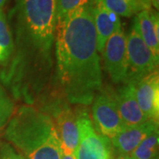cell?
<instances>
[{
    "mask_svg": "<svg viewBox=\"0 0 159 159\" xmlns=\"http://www.w3.org/2000/svg\"><path fill=\"white\" fill-rule=\"evenodd\" d=\"M57 75L71 103L89 105L102 89V72L91 2L57 19Z\"/></svg>",
    "mask_w": 159,
    "mask_h": 159,
    "instance_id": "1",
    "label": "cell"
},
{
    "mask_svg": "<svg viewBox=\"0 0 159 159\" xmlns=\"http://www.w3.org/2000/svg\"><path fill=\"white\" fill-rule=\"evenodd\" d=\"M6 138L24 159H61V143L53 120L33 107L18 109L7 125Z\"/></svg>",
    "mask_w": 159,
    "mask_h": 159,
    "instance_id": "2",
    "label": "cell"
},
{
    "mask_svg": "<svg viewBox=\"0 0 159 159\" xmlns=\"http://www.w3.org/2000/svg\"><path fill=\"white\" fill-rule=\"evenodd\" d=\"M10 17L15 19L20 51L47 57L55 38L56 0H15Z\"/></svg>",
    "mask_w": 159,
    "mask_h": 159,
    "instance_id": "3",
    "label": "cell"
},
{
    "mask_svg": "<svg viewBox=\"0 0 159 159\" xmlns=\"http://www.w3.org/2000/svg\"><path fill=\"white\" fill-rule=\"evenodd\" d=\"M126 56L128 63L126 81L136 82L157 67L158 61L142 40L134 20L126 36Z\"/></svg>",
    "mask_w": 159,
    "mask_h": 159,
    "instance_id": "4",
    "label": "cell"
},
{
    "mask_svg": "<svg viewBox=\"0 0 159 159\" xmlns=\"http://www.w3.org/2000/svg\"><path fill=\"white\" fill-rule=\"evenodd\" d=\"M79 142L76 159H111L112 145L108 138L98 134L86 112L78 114Z\"/></svg>",
    "mask_w": 159,
    "mask_h": 159,
    "instance_id": "5",
    "label": "cell"
},
{
    "mask_svg": "<svg viewBox=\"0 0 159 159\" xmlns=\"http://www.w3.org/2000/svg\"><path fill=\"white\" fill-rule=\"evenodd\" d=\"M92 116L95 129L109 140L126 127L119 115L114 94H110L106 91L98 93L94 98Z\"/></svg>",
    "mask_w": 159,
    "mask_h": 159,
    "instance_id": "6",
    "label": "cell"
},
{
    "mask_svg": "<svg viewBox=\"0 0 159 159\" xmlns=\"http://www.w3.org/2000/svg\"><path fill=\"white\" fill-rule=\"evenodd\" d=\"M104 69L115 83H125L127 80L128 63L126 56V35L122 28L112 34L102 51Z\"/></svg>",
    "mask_w": 159,
    "mask_h": 159,
    "instance_id": "7",
    "label": "cell"
},
{
    "mask_svg": "<svg viewBox=\"0 0 159 159\" xmlns=\"http://www.w3.org/2000/svg\"><path fill=\"white\" fill-rule=\"evenodd\" d=\"M51 119L60 140L63 154H75L79 142L78 114L65 102L54 104L51 111Z\"/></svg>",
    "mask_w": 159,
    "mask_h": 159,
    "instance_id": "8",
    "label": "cell"
},
{
    "mask_svg": "<svg viewBox=\"0 0 159 159\" xmlns=\"http://www.w3.org/2000/svg\"><path fill=\"white\" fill-rule=\"evenodd\" d=\"M134 90L139 107L147 119L158 121L159 74L157 69L134 82Z\"/></svg>",
    "mask_w": 159,
    "mask_h": 159,
    "instance_id": "9",
    "label": "cell"
},
{
    "mask_svg": "<svg viewBox=\"0 0 159 159\" xmlns=\"http://www.w3.org/2000/svg\"><path fill=\"white\" fill-rule=\"evenodd\" d=\"M114 98L125 126L140 125L148 120L137 102L134 82L125 81L118 92L114 94Z\"/></svg>",
    "mask_w": 159,
    "mask_h": 159,
    "instance_id": "10",
    "label": "cell"
},
{
    "mask_svg": "<svg viewBox=\"0 0 159 159\" xmlns=\"http://www.w3.org/2000/svg\"><path fill=\"white\" fill-rule=\"evenodd\" d=\"M94 23L97 32V48L102 52L109 37L121 27L119 17L105 6L103 0H91Z\"/></svg>",
    "mask_w": 159,
    "mask_h": 159,
    "instance_id": "11",
    "label": "cell"
},
{
    "mask_svg": "<svg viewBox=\"0 0 159 159\" xmlns=\"http://www.w3.org/2000/svg\"><path fill=\"white\" fill-rule=\"evenodd\" d=\"M157 131H158V121L147 120L140 125L126 126L110 141L119 153L130 156L146 137Z\"/></svg>",
    "mask_w": 159,
    "mask_h": 159,
    "instance_id": "12",
    "label": "cell"
},
{
    "mask_svg": "<svg viewBox=\"0 0 159 159\" xmlns=\"http://www.w3.org/2000/svg\"><path fill=\"white\" fill-rule=\"evenodd\" d=\"M138 31L154 57L159 58V18L157 11L153 9L143 10L134 18Z\"/></svg>",
    "mask_w": 159,
    "mask_h": 159,
    "instance_id": "13",
    "label": "cell"
},
{
    "mask_svg": "<svg viewBox=\"0 0 159 159\" xmlns=\"http://www.w3.org/2000/svg\"><path fill=\"white\" fill-rule=\"evenodd\" d=\"M158 131L154 132L142 141L133 151L132 159H158Z\"/></svg>",
    "mask_w": 159,
    "mask_h": 159,
    "instance_id": "14",
    "label": "cell"
},
{
    "mask_svg": "<svg viewBox=\"0 0 159 159\" xmlns=\"http://www.w3.org/2000/svg\"><path fill=\"white\" fill-rule=\"evenodd\" d=\"M14 43L9 24L2 9H0V63L5 62L13 52Z\"/></svg>",
    "mask_w": 159,
    "mask_h": 159,
    "instance_id": "15",
    "label": "cell"
},
{
    "mask_svg": "<svg viewBox=\"0 0 159 159\" xmlns=\"http://www.w3.org/2000/svg\"><path fill=\"white\" fill-rule=\"evenodd\" d=\"M105 6L118 16L129 18L144 8L139 0H103Z\"/></svg>",
    "mask_w": 159,
    "mask_h": 159,
    "instance_id": "16",
    "label": "cell"
},
{
    "mask_svg": "<svg viewBox=\"0 0 159 159\" xmlns=\"http://www.w3.org/2000/svg\"><path fill=\"white\" fill-rule=\"evenodd\" d=\"M13 109V102L0 85V129L11 119Z\"/></svg>",
    "mask_w": 159,
    "mask_h": 159,
    "instance_id": "17",
    "label": "cell"
},
{
    "mask_svg": "<svg viewBox=\"0 0 159 159\" xmlns=\"http://www.w3.org/2000/svg\"><path fill=\"white\" fill-rule=\"evenodd\" d=\"M91 0H56V15L57 20L66 16L69 11L80 6L89 4Z\"/></svg>",
    "mask_w": 159,
    "mask_h": 159,
    "instance_id": "18",
    "label": "cell"
},
{
    "mask_svg": "<svg viewBox=\"0 0 159 159\" xmlns=\"http://www.w3.org/2000/svg\"><path fill=\"white\" fill-rule=\"evenodd\" d=\"M0 159H24V157L10 144H4L0 147Z\"/></svg>",
    "mask_w": 159,
    "mask_h": 159,
    "instance_id": "19",
    "label": "cell"
},
{
    "mask_svg": "<svg viewBox=\"0 0 159 159\" xmlns=\"http://www.w3.org/2000/svg\"><path fill=\"white\" fill-rule=\"evenodd\" d=\"M139 1L141 2V4H142V6H143L144 10L151 9V8H150V3H149L148 0H139Z\"/></svg>",
    "mask_w": 159,
    "mask_h": 159,
    "instance_id": "20",
    "label": "cell"
},
{
    "mask_svg": "<svg viewBox=\"0 0 159 159\" xmlns=\"http://www.w3.org/2000/svg\"><path fill=\"white\" fill-rule=\"evenodd\" d=\"M111 159H132L129 155H125V154L119 153L118 156H116L115 157H112Z\"/></svg>",
    "mask_w": 159,
    "mask_h": 159,
    "instance_id": "21",
    "label": "cell"
},
{
    "mask_svg": "<svg viewBox=\"0 0 159 159\" xmlns=\"http://www.w3.org/2000/svg\"><path fill=\"white\" fill-rule=\"evenodd\" d=\"M61 159H76L75 154H63Z\"/></svg>",
    "mask_w": 159,
    "mask_h": 159,
    "instance_id": "22",
    "label": "cell"
},
{
    "mask_svg": "<svg viewBox=\"0 0 159 159\" xmlns=\"http://www.w3.org/2000/svg\"><path fill=\"white\" fill-rule=\"evenodd\" d=\"M150 3V6H153L157 10H158L159 8V0H148Z\"/></svg>",
    "mask_w": 159,
    "mask_h": 159,
    "instance_id": "23",
    "label": "cell"
},
{
    "mask_svg": "<svg viewBox=\"0 0 159 159\" xmlns=\"http://www.w3.org/2000/svg\"><path fill=\"white\" fill-rule=\"evenodd\" d=\"M6 1L7 0H0V9H2V7L5 6Z\"/></svg>",
    "mask_w": 159,
    "mask_h": 159,
    "instance_id": "24",
    "label": "cell"
}]
</instances>
